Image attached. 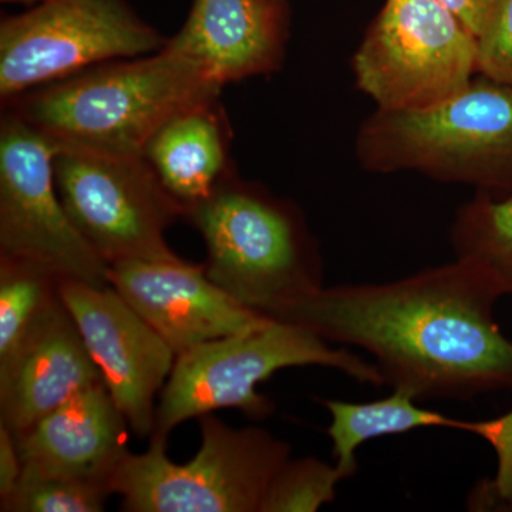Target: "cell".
Listing matches in <instances>:
<instances>
[{
  "instance_id": "cell-24",
  "label": "cell",
  "mask_w": 512,
  "mask_h": 512,
  "mask_svg": "<svg viewBox=\"0 0 512 512\" xmlns=\"http://www.w3.org/2000/svg\"><path fill=\"white\" fill-rule=\"evenodd\" d=\"M23 473V461L12 431L0 423V500L15 490Z\"/></svg>"
},
{
  "instance_id": "cell-20",
  "label": "cell",
  "mask_w": 512,
  "mask_h": 512,
  "mask_svg": "<svg viewBox=\"0 0 512 512\" xmlns=\"http://www.w3.org/2000/svg\"><path fill=\"white\" fill-rule=\"evenodd\" d=\"M342 471L318 458L291 460L269 484L259 512H315L335 501Z\"/></svg>"
},
{
  "instance_id": "cell-21",
  "label": "cell",
  "mask_w": 512,
  "mask_h": 512,
  "mask_svg": "<svg viewBox=\"0 0 512 512\" xmlns=\"http://www.w3.org/2000/svg\"><path fill=\"white\" fill-rule=\"evenodd\" d=\"M109 491L77 478L40 477L25 473L15 490L0 500L3 512H101Z\"/></svg>"
},
{
  "instance_id": "cell-9",
  "label": "cell",
  "mask_w": 512,
  "mask_h": 512,
  "mask_svg": "<svg viewBox=\"0 0 512 512\" xmlns=\"http://www.w3.org/2000/svg\"><path fill=\"white\" fill-rule=\"evenodd\" d=\"M57 192L70 221L107 265L178 261L165 231L184 218L144 156H113L60 147Z\"/></svg>"
},
{
  "instance_id": "cell-6",
  "label": "cell",
  "mask_w": 512,
  "mask_h": 512,
  "mask_svg": "<svg viewBox=\"0 0 512 512\" xmlns=\"http://www.w3.org/2000/svg\"><path fill=\"white\" fill-rule=\"evenodd\" d=\"M201 446L175 464L167 441L151 437L146 453L127 451L109 480L128 512H259L269 484L291 458V446L258 427L234 429L198 417Z\"/></svg>"
},
{
  "instance_id": "cell-11",
  "label": "cell",
  "mask_w": 512,
  "mask_h": 512,
  "mask_svg": "<svg viewBox=\"0 0 512 512\" xmlns=\"http://www.w3.org/2000/svg\"><path fill=\"white\" fill-rule=\"evenodd\" d=\"M57 291L128 426L150 439L154 402L173 370L174 350L113 286L59 281Z\"/></svg>"
},
{
  "instance_id": "cell-23",
  "label": "cell",
  "mask_w": 512,
  "mask_h": 512,
  "mask_svg": "<svg viewBox=\"0 0 512 512\" xmlns=\"http://www.w3.org/2000/svg\"><path fill=\"white\" fill-rule=\"evenodd\" d=\"M477 72L512 87V0H494L477 37Z\"/></svg>"
},
{
  "instance_id": "cell-17",
  "label": "cell",
  "mask_w": 512,
  "mask_h": 512,
  "mask_svg": "<svg viewBox=\"0 0 512 512\" xmlns=\"http://www.w3.org/2000/svg\"><path fill=\"white\" fill-rule=\"evenodd\" d=\"M402 390L367 403L323 400L332 416L328 434L333 443L335 466L345 478L357 471L356 451L366 441L426 427H446L470 433L471 421L450 419L446 414L423 409Z\"/></svg>"
},
{
  "instance_id": "cell-19",
  "label": "cell",
  "mask_w": 512,
  "mask_h": 512,
  "mask_svg": "<svg viewBox=\"0 0 512 512\" xmlns=\"http://www.w3.org/2000/svg\"><path fill=\"white\" fill-rule=\"evenodd\" d=\"M59 281L39 266L0 256V359L9 355L57 296Z\"/></svg>"
},
{
  "instance_id": "cell-2",
  "label": "cell",
  "mask_w": 512,
  "mask_h": 512,
  "mask_svg": "<svg viewBox=\"0 0 512 512\" xmlns=\"http://www.w3.org/2000/svg\"><path fill=\"white\" fill-rule=\"evenodd\" d=\"M224 84L197 57L167 46L153 55L97 64L2 104L60 147L144 156L148 140Z\"/></svg>"
},
{
  "instance_id": "cell-3",
  "label": "cell",
  "mask_w": 512,
  "mask_h": 512,
  "mask_svg": "<svg viewBox=\"0 0 512 512\" xmlns=\"http://www.w3.org/2000/svg\"><path fill=\"white\" fill-rule=\"evenodd\" d=\"M184 220L207 247L208 278L259 315L323 288V259L298 205L244 180L237 168Z\"/></svg>"
},
{
  "instance_id": "cell-22",
  "label": "cell",
  "mask_w": 512,
  "mask_h": 512,
  "mask_svg": "<svg viewBox=\"0 0 512 512\" xmlns=\"http://www.w3.org/2000/svg\"><path fill=\"white\" fill-rule=\"evenodd\" d=\"M471 434L493 446L498 457L494 481L478 485L471 495V507H504L512 510V412L494 420L473 421Z\"/></svg>"
},
{
  "instance_id": "cell-10",
  "label": "cell",
  "mask_w": 512,
  "mask_h": 512,
  "mask_svg": "<svg viewBox=\"0 0 512 512\" xmlns=\"http://www.w3.org/2000/svg\"><path fill=\"white\" fill-rule=\"evenodd\" d=\"M60 146L3 109L0 119V256L45 269L57 281L109 285V265L80 235L57 192Z\"/></svg>"
},
{
  "instance_id": "cell-26",
  "label": "cell",
  "mask_w": 512,
  "mask_h": 512,
  "mask_svg": "<svg viewBox=\"0 0 512 512\" xmlns=\"http://www.w3.org/2000/svg\"><path fill=\"white\" fill-rule=\"evenodd\" d=\"M3 3H10V5H40V3L46 2V0H0Z\"/></svg>"
},
{
  "instance_id": "cell-4",
  "label": "cell",
  "mask_w": 512,
  "mask_h": 512,
  "mask_svg": "<svg viewBox=\"0 0 512 512\" xmlns=\"http://www.w3.org/2000/svg\"><path fill=\"white\" fill-rule=\"evenodd\" d=\"M355 154L369 173H417L468 185L494 198L512 194V87L474 77L429 109H376L357 130Z\"/></svg>"
},
{
  "instance_id": "cell-25",
  "label": "cell",
  "mask_w": 512,
  "mask_h": 512,
  "mask_svg": "<svg viewBox=\"0 0 512 512\" xmlns=\"http://www.w3.org/2000/svg\"><path fill=\"white\" fill-rule=\"evenodd\" d=\"M463 22L474 36H480L494 0H436Z\"/></svg>"
},
{
  "instance_id": "cell-7",
  "label": "cell",
  "mask_w": 512,
  "mask_h": 512,
  "mask_svg": "<svg viewBox=\"0 0 512 512\" xmlns=\"http://www.w3.org/2000/svg\"><path fill=\"white\" fill-rule=\"evenodd\" d=\"M352 70L376 109H429L478 76L477 37L436 0H386Z\"/></svg>"
},
{
  "instance_id": "cell-13",
  "label": "cell",
  "mask_w": 512,
  "mask_h": 512,
  "mask_svg": "<svg viewBox=\"0 0 512 512\" xmlns=\"http://www.w3.org/2000/svg\"><path fill=\"white\" fill-rule=\"evenodd\" d=\"M101 382L99 367L57 293L19 345L0 359V423L18 439L74 394Z\"/></svg>"
},
{
  "instance_id": "cell-18",
  "label": "cell",
  "mask_w": 512,
  "mask_h": 512,
  "mask_svg": "<svg viewBox=\"0 0 512 512\" xmlns=\"http://www.w3.org/2000/svg\"><path fill=\"white\" fill-rule=\"evenodd\" d=\"M450 242L456 258L476 262L512 299V194L494 198L477 192L457 211Z\"/></svg>"
},
{
  "instance_id": "cell-1",
  "label": "cell",
  "mask_w": 512,
  "mask_h": 512,
  "mask_svg": "<svg viewBox=\"0 0 512 512\" xmlns=\"http://www.w3.org/2000/svg\"><path fill=\"white\" fill-rule=\"evenodd\" d=\"M500 288L476 262L384 284L320 288L274 318L366 350L384 383L419 400H471L512 390V340L494 318Z\"/></svg>"
},
{
  "instance_id": "cell-5",
  "label": "cell",
  "mask_w": 512,
  "mask_h": 512,
  "mask_svg": "<svg viewBox=\"0 0 512 512\" xmlns=\"http://www.w3.org/2000/svg\"><path fill=\"white\" fill-rule=\"evenodd\" d=\"M296 366L330 367L357 383L386 386L376 363L345 348H330L328 340L303 326L271 319L177 356L161 390L151 437L168 440L184 421L221 409L241 410L252 420L268 419L275 404L256 387L279 370Z\"/></svg>"
},
{
  "instance_id": "cell-8",
  "label": "cell",
  "mask_w": 512,
  "mask_h": 512,
  "mask_svg": "<svg viewBox=\"0 0 512 512\" xmlns=\"http://www.w3.org/2000/svg\"><path fill=\"white\" fill-rule=\"evenodd\" d=\"M167 43L127 0H46L0 23V100Z\"/></svg>"
},
{
  "instance_id": "cell-14",
  "label": "cell",
  "mask_w": 512,
  "mask_h": 512,
  "mask_svg": "<svg viewBox=\"0 0 512 512\" xmlns=\"http://www.w3.org/2000/svg\"><path fill=\"white\" fill-rule=\"evenodd\" d=\"M127 427L106 384H93L16 439L23 471L92 481L109 491L111 474L128 451Z\"/></svg>"
},
{
  "instance_id": "cell-16",
  "label": "cell",
  "mask_w": 512,
  "mask_h": 512,
  "mask_svg": "<svg viewBox=\"0 0 512 512\" xmlns=\"http://www.w3.org/2000/svg\"><path fill=\"white\" fill-rule=\"evenodd\" d=\"M231 123L218 99L175 114L158 128L144 158L184 210L204 200L235 170Z\"/></svg>"
},
{
  "instance_id": "cell-15",
  "label": "cell",
  "mask_w": 512,
  "mask_h": 512,
  "mask_svg": "<svg viewBox=\"0 0 512 512\" xmlns=\"http://www.w3.org/2000/svg\"><path fill=\"white\" fill-rule=\"evenodd\" d=\"M288 0H194L171 45L222 84L279 72L289 40Z\"/></svg>"
},
{
  "instance_id": "cell-12",
  "label": "cell",
  "mask_w": 512,
  "mask_h": 512,
  "mask_svg": "<svg viewBox=\"0 0 512 512\" xmlns=\"http://www.w3.org/2000/svg\"><path fill=\"white\" fill-rule=\"evenodd\" d=\"M107 276L109 285L177 356L271 320L222 291L208 278L204 264L126 261L110 265Z\"/></svg>"
}]
</instances>
